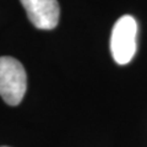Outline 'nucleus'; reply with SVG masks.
I'll return each mask as SVG.
<instances>
[{
    "instance_id": "obj_1",
    "label": "nucleus",
    "mask_w": 147,
    "mask_h": 147,
    "mask_svg": "<svg viewBox=\"0 0 147 147\" xmlns=\"http://www.w3.org/2000/svg\"><path fill=\"white\" fill-rule=\"evenodd\" d=\"M27 90V76L22 64L11 57L0 58V96L9 105H18Z\"/></svg>"
},
{
    "instance_id": "obj_2",
    "label": "nucleus",
    "mask_w": 147,
    "mask_h": 147,
    "mask_svg": "<svg viewBox=\"0 0 147 147\" xmlns=\"http://www.w3.org/2000/svg\"><path fill=\"white\" fill-rule=\"evenodd\" d=\"M137 22L132 16L124 15L115 22L110 36V52L119 65L129 64L136 53Z\"/></svg>"
},
{
    "instance_id": "obj_3",
    "label": "nucleus",
    "mask_w": 147,
    "mask_h": 147,
    "mask_svg": "<svg viewBox=\"0 0 147 147\" xmlns=\"http://www.w3.org/2000/svg\"><path fill=\"white\" fill-rule=\"evenodd\" d=\"M32 25L39 30L57 27L60 7L57 0H20Z\"/></svg>"
},
{
    "instance_id": "obj_4",
    "label": "nucleus",
    "mask_w": 147,
    "mask_h": 147,
    "mask_svg": "<svg viewBox=\"0 0 147 147\" xmlns=\"http://www.w3.org/2000/svg\"><path fill=\"white\" fill-rule=\"evenodd\" d=\"M3 147H7V146H3Z\"/></svg>"
}]
</instances>
